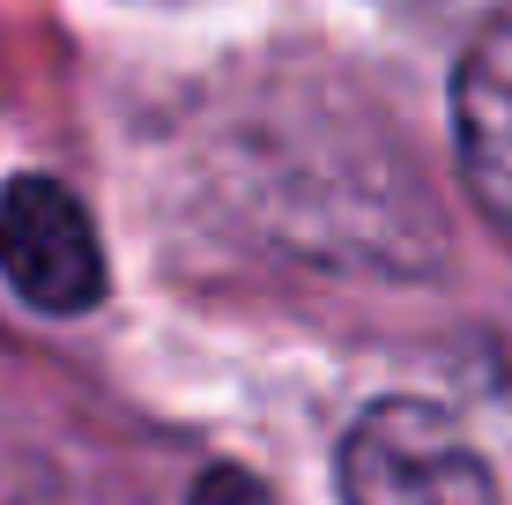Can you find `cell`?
<instances>
[{"label":"cell","mask_w":512,"mask_h":505,"mask_svg":"<svg viewBox=\"0 0 512 505\" xmlns=\"http://www.w3.org/2000/svg\"><path fill=\"white\" fill-rule=\"evenodd\" d=\"M453 142L475 201L512 231V23L483 30L453 75Z\"/></svg>","instance_id":"3957f363"},{"label":"cell","mask_w":512,"mask_h":505,"mask_svg":"<svg viewBox=\"0 0 512 505\" xmlns=\"http://www.w3.org/2000/svg\"><path fill=\"white\" fill-rule=\"evenodd\" d=\"M349 505H498L483 454L431 402H372L342 439Z\"/></svg>","instance_id":"6da1fadb"},{"label":"cell","mask_w":512,"mask_h":505,"mask_svg":"<svg viewBox=\"0 0 512 505\" xmlns=\"http://www.w3.org/2000/svg\"><path fill=\"white\" fill-rule=\"evenodd\" d=\"M0 275L38 312H90L104 298L97 223L60 179L23 171L0 186Z\"/></svg>","instance_id":"7a4b0ae2"},{"label":"cell","mask_w":512,"mask_h":505,"mask_svg":"<svg viewBox=\"0 0 512 505\" xmlns=\"http://www.w3.org/2000/svg\"><path fill=\"white\" fill-rule=\"evenodd\" d=\"M193 505H268V491H260V476H245V468H208V476L193 483Z\"/></svg>","instance_id":"277c9868"}]
</instances>
